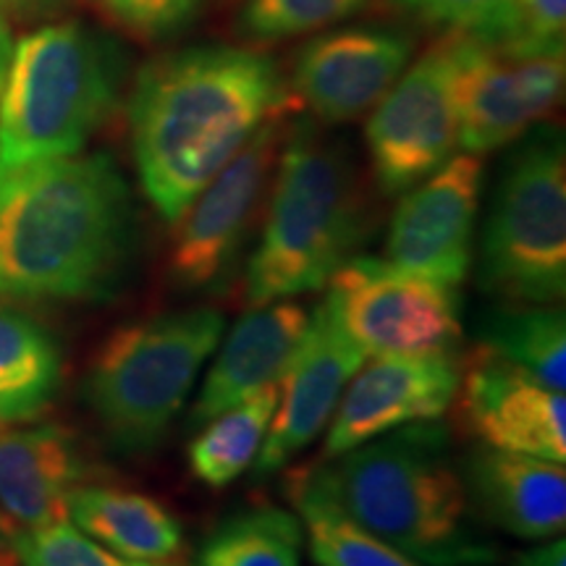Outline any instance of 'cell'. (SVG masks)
<instances>
[{
  "label": "cell",
  "mask_w": 566,
  "mask_h": 566,
  "mask_svg": "<svg viewBox=\"0 0 566 566\" xmlns=\"http://www.w3.org/2000/svg\"><path fill=\"white\" fill-rule=\"evenodd\" d=\"M294 95L271 55L242 45H189L139 69L129 137L147 200L166 223L237 158Z\"/></svg>",
  "instance_id": "6da1fadb"
},
{
  "label": "cell",
  "mask_w": 566,
  "mask_h": 566,
  "mask_svg": "<svg viewBox=\"0 0 566 566\" xmlns=\"http://www.w3.org/2000/svg\"><path fill=\"white\" fill-rule=\"evenodd\" d=\"M137 260V208L108 153L0 174V300L111 302Z\"/></svg>",
  "instance_id": "7a4b0ae2"
},
{
  "label": "cell",
  "mask_w": 566,
  "mask_h": 566,
  "mask_svg": "<svg viewBox=\"0 0 566 566\" xmlns=\"http://www.w3.org/2000/svg\"><path fill=\"white\" fill-rule=\"evenodd\" d=\"M304 472L352 522L422 566H495L501 548L472 512L441 420L415 422Z\"/></svg>",
  "instance_id": "3957f363"
},
{
  "label": "cell",
  "mask_w": 566,
  "mask_h": 566,
  "mask_svg": "<svg viewBox=\"0 0 566 566\" xmlns=\"http://www.w3.org/2000/svg\"><path fill=\"white\" fill-rule=\"evenodd\" d=\"M370 202L344 139L315 118L286 126L265 223L244 273L250 307L321 292L370 237Z\"/></svg>",
  "instance_id": "277c9868"
},
{
  "label": "cell",
  "mask_w": 566,
  "mask_h": 566,
  "mask_svg": "<svg viewBox=\"0 0 566 566\" xmlns=\"http://www.w3.org/2000/svg\"><path fill=\"white\" fill-rule=\"evenodd\" d=\"M124 66L82 21H51L13 45L0 87V174L84 153L116 111Z\"/></svg>",
  "instance_id": "5b68a950"
},
{
  "label": "cell",
  "mask_w": 566,
  "mask_h": 566,
  "mask_svg": "<svg viewBox=\"0 0 566 566\" xmlns=\"http://www.w3.org/2000/svg\"><path fill=\"white\" fill-rule=\"evenodd\" d=\"M223 328L221 310L197 304L122 325L105 338L84 375L82 399L116 454L160 449Z\"/></svg>",
  "instance_id": "8992f818"
},
{
  "label": "cell",
  "mask_w": 566,
  "mask_h": 566,
  "mask_svg": "<svg viewBox=\"0 0 566 566\" xmlns=\"http://www.w3.org/2000/svg\"><path fill=\"white\" fill-rule=\"evenodd\" d=\"M495 181L478 254V286L495 302L562 304L566 294L564 134L514 142Z\"/></svg>",
  "instance_id": "52a82bcc"
},
{
  "label": "cell",
  "mask_w": 566,
  "mask_h": 566,
  "mask_svg": "<svg viewBox=\"0 0 566 566\" xmlns=\"http://www.w3.org/2000/svg\"><path fill=\"white\" fill-rule=\"evenodd\" d=\"M325 302L365 357H457L462 296L388 260L354 254L328 281Z\"/></svg>",
  "instance_id": "ba28073f"
},
{
  "label": "cell",
  "mask_w": 566,
  "mask_h": 566,
  "mask_svg": "<svg viewBox=\"0 0 566 566\" xmlns=\"http://www.w3.org/2000/svg\"><path fill=\"white\" fill-rule=\"evenodd\" d=\"M286 116L260 126L229 166L174 221L166 273L184 294H221L239 268L258 212L271 189Z\"/></svg>",
  "instance_id": "9c48e42d"
},
{
  "label": "cell",
  "mask_w": 566,
  "mask_h": 566,
  "mask_svg": "<svg viewBox=\"0 0 566 566\" xmlns=\"http://www.w3.org/2000/svg\"><path fill=\"white\" fill-rule=\"evenodd\" d=\"M367 153L378 189L399 197L436 174L459 147L451 38L409 63L370 111Z\"/></svg>",
  "instance_id": "30bf717a"
},
{
  "label": "cell",
  "mask_w": 566,
  "mask_h": 566,
  "mask_svg": "<svg viewBox=\"0 0 566 566\" xmlns=\"http://www.w3.org/2000/svg\"><path fill=\"white\" fill-rule=\"evenodd\" d=\"M454 51L459 147L483 155L514 145L546 122L564 97V55H506L493 45L449 34Z\"/></svg>",
  "instance_id": "8fae6325"
},
{
  "label": "cell",
  "mask_w": 566,
  "mask_h": 566,
  "mask_svg": "<svg viewBox=\"0 0 566 566\" xmlns=\"http://www.w3.org/2000/svg\"><path fill=\"white\" fill-rule=\"evenodd\" d=\"M483 179V158L462 153L399 195L386 239L388 263L443 286H462L472 271Z\"/></svg>",
  "instance_id": "7c38bea8"
},
{
  "label": "cell",
  "mask_w": 566,
  "mask_h": 566,
  "mask_svg": "<svg viewBox=\"0 0 566 566\" xmlns=\"http://www.w3.org/2000/svg\"><path fill=\"white\" fill-rule=\"evenodd\" d=\"M415 38L386 24L315 34L300 48L292 95L317 124H349L370 113L412 63Z\"/></svg>",
  "instance_id": "4fadbf2b"
},
{
  "label": "cell",
  "mask_w": 566,
  "mask_h": 566,
  "mask_svg": "<svg viewBox=\"0 0 566 566\" xmlns=\"http://www.w3.org/2000/svg\"><path fill=\"white\" fill-rule=\"evenodd\" d=\"M363 363L365 352L323 300L310 313L307 331L279 378V407L252 464L254 478L279 475L323 433Z\"/></svg>",
  "instance_id": "5bb4252c"
},
{
  "label": "cell",
  "mask_w": 566,
  "mask_h": 566,
  "mask_svg": "<svg viewBox=\"0 0 566 566\" xmlns=\"http://www.w3.org/2000/svg\"><path fill=\"white\" fill-rule=\"evenodd\" d=\"M457 415L480 446L562 462L566 459L564 391L475 346L459 367Z\"/></svg>",
  "instance_id": "9a60e30c"
},
{
  "label": "cell",
  "mask_w": 566,
  "mask_h": 566,
  "mask_svg": "<svg viewBox=\"0 0 566 566\" xmlns=\"http://www.w3.org/2000/svg\"><path fill=\"white\" fill-rule=\"evenodd\" d=\"M457 357H375L344 388L328 422L323 459L415 422L441 420L459 388Z\"/></svg>",
  "instance_id": "2e32d148"
},
{
  "label": "cell",
  "mask_w": 566,
  "mask_h": 566,
  "mask_svg": "<svg viewBox=\"0 0 566 566\" xmlns=\"http://www.w3.org/2000/svg\"><path fill=\"white\" fill-rule=\"evenodd\" d=\"M467 499L485 527L520 537L551 541L566 527V470L551 459L475 446L459 462Z\"/></svg>",
  "instance_id": "e0dca14e"
},
{
  "label": "cell",
  "mask_w": 566,
  "mask_h": 566,
  "mask_svg": "<svg viewBox=\"0 0 566 566\" xmlns=\"http://www.w3.org/2000/svg\"><path fill=\"white\" fill-rule=\"evenodd\" d=\"M87 475V457L63 424L0 428V512L13 530L66 522L69 495Z\"/></svg>",
  "instance_id": "ac0fdd59"
},
{
  "label": "cell",
  "mask_w": 566,
  "mask_h": 566,
  "mask_svg": "<svg viewBox=\"0 0 566 566\" xmlns=\"http://www.w3.org/2000/svg\"><path fill=\"white\" fill-rule=\"evenodd\" d=\"M310 325V310L294 300L258 304L231 328L189 409L187 428L221 415L260 388L279 384Z\"/></svg>",
  "instance_id": "d6986e66"
},
{
  "label": "cell",
  "mask_w": 566,
  "mask_h": 566,
  "mask_svg": "<svg viewBox=\"0 0 566 566\" xmlns=\"http://www.w3.org/2000/svg\"><path fill=\"white\" fill-rule=\"evenodd\" d=\"M69 520L113 554L137 562H176L184 551L179 516L132 488L80 485L69 495Z\"/></svg>",
  "instance_id": "ffe728a7"
},
{
  "label": "cell",
  "mask_w": 566,
  "mask_h": 566,
  "mask_svg": "<svg viewBox=\"0 0 566 566\" xmlns=\"http://www.w3.org/2000/svg\"><path fill=\"white\" fill-rule=\"evenodd\" d=\"M61 380L63 357L55 336L38 317L0 302V424L48 412Z\"/></svg>",
  "instance_id": "44dd1931"
},
{
  "label": "cell",
  "mask_w": 566,
  "mask_h": 566,
  "mask_svg": "<svg viewBox=\"0 0 566 566\" xmlns=\"http://www.w3.org/2000/svg\"><path fill=\"white\" fill-rule=\"evenodd\" d=\"M475 342L543 386L566 388V315L556 304L493 302L475 317Z\"/></svg>",
  "instance_id": "7402d4cb"
},
{
  "label": "cell",
  "mask_w": 566,
  "mask_h": 566,
  "mask_svg": "<svg viewBox=\"0 0 566 566\" xmlns=\"http://www.w3.org/2000/svg\"><path fill=\"white\" fill-rule=\"evenodd\" d=\"M279 407V384H271L216 415L195 430L187 449L189 472L210 491L229 488L252 470Z\"/></svg>",
  "instance_id": "603a6c76"
},
{
  "label": "cell",
  "mask_w": 566,
  "mask_h": 566,
  "mask_svg": "<svg viewBox=\"0 0 566 566\" xmlns=\"http://www.w3.org/2000/svg\"><path fill=\"white\" fill-rule=\"evenodd\" d=\"M300 516L273 504L244 506L205 535L195 566H302Z\"/></svg>",
  "instance_id": "cb8c5ba5"
},
{
  "label": "cell",
  "mask_w": 566,
  "mask_h": 566,
  "mask_svg": "<svg viewBox=\"0 0 566 566\" xmlns=\"http://www.w3.org/2000/svg\"><path fill=\"white\" fill-rule=\"evenodd\" d=\"M289 495L317 566H422L338 512L323 493L315 491L304 472H296L289 480Z\"/></svg>",
  "instance_id": "d4e9b609"
},
{
  "label": "cell",
  "mask_w": 566,
  "mask_h": 566,
  "mask_svg": "<svg viewBox=\"0 0 566 566\" xmlns=\"http://www.w3.org/2000/svg\"><path fill=\"white\" fill-rule=\"evenodd\" d=\"M370 0H244L233 30L250 45L313 34L363 13Z\"/></svg>",
  "instance_id": "484cf974"
},
{
  "label": "cell",
  "mask_w": 566,
  "mask_h": 566,
  "mask_svg": "<svg viewBox=\"0 0 566 566\" xmlns=\"http://www.w3.org/2000/svg\"><path fill=\"white\" fill-rule=\"evenodd\" d=\"M11 551L19 566H184L179 562H137L113 554L69 520L38 530H17L11 535Z\"/></svg>",
  "instance_id": "4316f807"
},
{
  "label": "cell",
  "mask_w": 566,
  "mask_h": 566,
  "mask_svg": "<svg viewBox=\"0 0 566 566\" xmlns=\"http://www.w3.org/2000/svg\"><path fill=\"white\" fill-rule=\"evenodd\" d=\"M566 0H506L504 17L488 45L516 55H564Z\"/></svg>",
  "instance_id": "83f0119b"
},
{
  "label": "cell",
  "mask_w": 566,
  "mask_h": 566,
  "mask_svg": "<svg viewBox=\"0 0 566 566\" xmlns=\"http://www.w3.org/2000/svg\"><path fill=\"white\" fill-rule=\"evenodd\" d=\"M113 27L134 40L160 42L195 24L202 0H92Z\"/></svg>",
  "instance_id": "f1b7e54d"
},
{
  "label": "cell",
  "mask_w": 566,
  "mask_h": 566,
  "mask_svg": "<svg viewBox=\"0 0 566 566\" xmlns=\"http://www.w3.org/2000/svg\"><path fill=\"white\" fill-rule=\"evenodd\" d=\"M396 11L446 34H467L488 42L499 30L506 0H386Z\"/></svg>",
  "instance_id": "f546056e"
},
{
  "label": "cell",
  "mask_w": 566,
  "mask_h": 566,
  "mask_svg": "<svg viewBox=\"0 0 566 566\" xmlns=\"http://www.w3.org/2000/svg\"><path fill=\"white\" fill-rule=\"evenodd\" d=\"M69 6V0H0V11L6 19L17 21H42L61 13Z\"/></svg>",
  "instance_id": "4dcf8cb0"
},
{
  "label": "cell",
  "mask_w": 566,
  "mask_h": 566,
  "mask_svg": "<svg viewBox=\"0 0 566 566\" xmlns=\"http://www.w3.org/2000/svg\"><path fill=\"white\" fill-rule=\"evenodd\" d=\"M512 566H566L564 537H551V541H541V546L522 551L514 556Z\"/></svg>",
  "instance_id": "1f68e13d"
},
{
  "label": "cell",
  "mask_w": 566,
  "mask_h": 566,
  "mask_svg": "<svg viewBox=\"0 0 566 566\" xmlns=\"http://www.w3.org/2000/svg\"><path fill=\"white\" fill-rule=\"evenodd\" d=\"M13 53V34H11V21L6 19V13L0 11V87H3L6 71H9V61Z\"/></svg>",
  "instance_id": "d6a6232c"
},
{
  "label": "cell",
  "mask_w": 566,
  "mask_h": 566,
  "mask_svg": "<svg viewBox=\"0 0 566 566\" xmlns=\"http://www.w3.org/2000/svg\"><path fill=\"white\" fill-rule=\"evenodd\" d=\"M17 533L9 520H6L3 512H0V543H11V535Z\"/></svg>",
  "instance_id": "836d02e7"
},
{
  "label": "cell",
  "mask_w": 566,
  "mask_h": 566,
  "mask_svg": "<svg viewBox=\"0 0 566 566\" xmlns=\"http://www.w3.org/2000/svg\"><path fill=\"white\" fill-rule=\"evenodd\" d=\"M0 566H19L13 551H0Z\"/></svg>",
  "instance_id": "e575fe53"
}]
</instances>
